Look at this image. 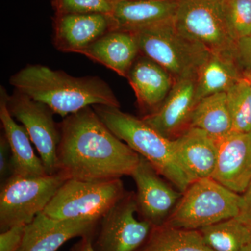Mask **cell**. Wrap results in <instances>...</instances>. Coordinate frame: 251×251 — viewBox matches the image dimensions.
I'll use <instances>...</instances> for the list:
<instances>
[{"instance_id":"ba28073f","label":"cell","mask_w":251,"mask_h":251,"mask_svg":"<svg viewBox=\"0 0 251 251\" xmlns=\"http://www.w3.org/2000/svg\"><path fill=\"white\" fill-rule=\"evenodd\" d=\"M174 23L180 32L211 53L237 61V41L229 30L224 0H178Z\"/></svg>"},{"instance_id":"d4e9b609","label":"cell","mask_w":251,"mask_h":251,"mask_svg":"<svg viewBox=\"0 0 251 251\" xmlns=\"http://www.w3.org/2000/svg\"><path fill=\"white\" fill-rule=\"evenodd\" d=\"M232 133H251V92L244 76L227 92Z\"/></svg>"},{"instance_id":"ffe728a7","label":"cell","mask_w":251,"mask_h":251,"mask_svg":"<svg viewBox=\"0 0 251 251\" xmlns=\"http://www.w3.org/2000/svg\"><path fill=\"white\" fill-rule=\"evenodd\" d=\"M9 97L4 87L0 88V120L12 153L14 175L35 176L49 175L41 158L36 156L25 128L14 120L7 108Z\"/></svg>"},{"instance_id":"e575fe53","label":"cell","mask_w":251,"mask_h":251,"mask_svg":"<svg viewBox=\"0 0 251 251\" xmlns=\"http://www.w3.org/2000/svg\"><path fill=\"white\" fill-rule=\"evenodd\" d=\"M112 2L116 3L119 2V1H130V0H110Z\"/></svg>"},{"instance_id":"836d02e7","label":"cell","mask_w":251,"mask_h":251,"mask_svg":"<svg viewBox=\"0 0 251 251\" xmlns=\"http://www.w3.org/2000/svg\"><path fill=\"white\" fill-rule=\"evenodd\" d=\"M241 251H251V239L249 242L242 248Z\"/></svg>"},{"instance_id":"484cf974","label":"cell","mask_w":251,"mask_h":251,"mask_svg":"<svg viewBox=\"0 0 251 251\" xmlns=\"http://www.w3.org/2000/svg\"><path fill=\"white\" fill-rule=\"evenodd\" d=\"M229 30L237 41L251 34V0H224Z\"/></svg>"},{"instance_id":"8fae6325","label":"cell","mask_w":251,"mask_h":251,"mask_svg":"<svg viewBox=\"0 0 251 251\" xmlns=\"http://www.w3.org/2000/svg\"><path fill=\"white\" fill-rule=\"evenodd\" d=\"M130 176L136 185L135 199L140 219L153 226L164 224L182 192L162 179L152 165L141 156Z\"/></svg>"},{"instance_id":"3957f363","label":"cell","mask_w":251,"mask_h":251,"mask_svg":"<svg viewBox=\"0 0 251 251\" xmlns=\"http://www.w3.org/2000/svg\"><path fill=\"white\" fill-rule=\"evenodd\" d=\"M92 108L117 138L146 158L176 189L183 193L195 181L175 152L173 140L158 133L143 119L122 112L120 108L103 105Z\"/></svg>"},{"instance_id":"2e32d148","label":"cell","mask_w":251,"mask_h":251,"mask_svg":"<svg viewBox=\"0 0 251 251\" xmlns=\"http://www.w3.org/2000/svg\"><path fill=\"white\" fill-rule=\"evenodd\" d=\"M126 78L134 91L138 107L145 112V115L158 110L175 81L164 68L140 53L133 62Z\"/></svg>"},{"instance_id":"603a6c76","label":"cell","mask_w":251,"mask_h":251,"mask_svg":"<svg viewBox=\"0 0 251 251\" xmlns=\"http://www.w3.org/2000/svg\"><path fill=\"white\" fill-rule=\"evenodd\" d=\"M139 251H212L204 244L199 230L153 226L145 245Z\"/></svg>"},{"instance_id":"5bb4252c","label":"cell","mask_w":251,"mask_h":251,"mask_svg":"<svg viewBox=\"0 0 251 251\" xmlns=\"http://www.w3.org/2000/svg\"><path fill=\"white\" fill-rule=\"evenodd\" d=\"M212 179L238 194L251 183V133H232L220 141Z\"/></svg>"},{"instance_id":"7a4b0ae2","label":"cell","mask_w":251,"mask_h":251,"mask_svg":"<svg viewBox=\"0 0 251 251\" xmlns=\"http://www.w3.org/2000/svg\"><path fill=\"white\" fill-rule=\"evenodd\" d=\"M9 83L63 119L96 105L120 108L111 87L97 76H72L46 66L28 64L10 77Z\"/></svg>"},{"instance_id":"1f68e13d","label":"cell","mask_w":251,"mask_h":251,"mask_svg":"<svg viewBox=\"0 0 251 251\" xmlns=\"http://www.w3.org/2000/svg\"><path fill=\"white\" fill-rule=\"evenodd\" d=\"M71 251H94L91 242V236L82 237L71 249Z\"/></svg>"},{"instance_id":"5b68a950","label":"cell","mask_w":251,"mask_h":251,"mask_svg":"<svg viewBox=\"0 0 251 251\" xmlns=\"http://www.w3.org/2000/svg\"><path fill=\"white\" fill-rule=\"evenodd\" d=\"M241 195L212 178L193 181L182 193L165 225L200 230L220 221L237 217Z\"/></svg>"},{"instance_id":"4316f807","label":"cell","mask_w":251,"mask_h":251,"mask_svg":"<svg viewBox=\"0 0 251 251\" xmlns=\"http://www.w3.org/2000/svg\"><path fill=\"white\" fill-rule=\"evenodd\" d=\"M51 4L54 15H110L114 7L110 0H51Z\"/></svg>"},{"instance_id":"277c9868","label":"cell","mask_w":251,"mask_h":251,"mask_svg":"<svg viewBox=\"0 0 251 251\" xmlns=\"http://www.w3.org/2000/svg\"><path fill=\"white\" fill-rule=\"evenodd\" d=\"M130 32L135 36L140 54L158 63L175 80L197 75L210 54L202 44L180 32L174 19Z\"/></svg>"},{"instance_id":"f546056e","label":"cell","mask_w":251,"mask_h":251,"mask_svg":"<svg viewBox=\"0 0 251 251\" xmlns=\"http://www.w3.org/2000/svg\"><path fill=\"white\" fill-rule=\"evenodd\" d=\"M237 62L244 71H251V34L238 41Z\"/></svg>"},{"instance_id":"44dd1931","label":"cell","mask_w":251,"mask_h":251,"mask_svg":"<svg viewBox=\"0 0 251 251\" xmlns=\"http://www.w3.org/2000/svg\"><path fill=\"white\" fill-rule=\"evenodd\" d=\"M243 72L235 59L210 52L196 75V101L212 94L226 93L242 78Z\"/></svg>"},{"instance_id":"8992f818","label":"cell","mask_w":251,"mask_h":251,"mask_svg":"<svg viewBox=\"0 0 251 251\" xmlns=\"http://www.w3.org/2000/svg\"><path fill=\"white\" fill-rule=\"evenodd\" d=\"M68 179L62 173L27 176L13 175L1 184L0 231L27 226L44 212Z\"/></svg>"},{"instance_id":"cb8c5ba5","label":"cell","mask_w":251,"mask_h":251,"mask_svg":"<svg viewBox=\"0 0 251 251\" xmlns=\"http://www.w3.org/2000/svg\"><path fill=\"white\" fill-rule=\"evenodd\" d=\"M204 244L212 251H241L251 239V232L237 218L224 220L200 229Z\"/></svg>"},{"instance_id":"4dcf8cb0","label":"cell","mask_w":251,"mask_h":251,"mask_svg":"<svg viewBox=\"0 0 251 251\" xmlns=\"http://www.w3.org/2000/svg\"><path fill=\"white\" fill-rule=\"evenodd\" d=\"M237 219L250 229L251 232V183L241 194V204Z\"/></svg>"},{"instance_id":"30bf717a","label":"cell","mask_w":251,"mask_h":251,"mask_svg":"<svg viewBox=\"0 0 251 251\" xmlns=\"http://www.w3.org/2000/svg\"><path fill=\"white\" fill-rule=\"evenodd\" d=\"M11 115L25 128L35 145L47 173H57V153L60 128L54 120V112L45 104L36 101L14 89L7 99Z\"/></svg>"},{"instance_id":"7402d4cb","label":"cell","mask_w":251,"mask_h":251,"mask_svg":"<svg viewBox=\"0 0 251 251\" xmlns=\"http://www.w3.org/2000/svg\"><path fill=\"white\" fill-rule=\"evenodd\" d=\"M190 127L204 130L216 141L232 133L226 93L214 94L201 99L193 110Z\"/></svg>"},{"instance_id":"e0dca14e","label":"cell","mask_w":251,"mask_h":251,"mask_svg":"<svg viewBox=\"0 0 251 251\" xmlns=\"http://www.w3.org/2000/svg\"><path fill=\"white\" fill-rule=\"evenodd\" d=\"M178 0H130L114 3L110 31H133L175 18Z\"/></svg>"},{"instance_id":"d6a6232c","label":"cell","mask_w":251,"mask_h":251,"mask_svg":"<svg viewBox=\"0 0 251 251\" xmlns=\"http://www.w3.org/2000/svg\"><path fill=\"white\" fill-rule=\"evenodd\" d=\"M243 76L245 77L248 80V82H249L251 92V71H244V72H243Z\"/></svg>"},{"instance_id":"7c38bea8","label":"cell","mask_w":251,"mask_h":251,"mask_svg":"<svg viewBox=\"0 0 251 251\" xmlns=\"http://www.w3.org/2000/svg\"><path fill=\"white\" fill-rule=\"evenodd\" d=\"M196 86V75L176 79L158 110L141 118L168 139H176L191 126V117L198 103Z\"/></svg>"},{"instance_id":"f1b7e54d","label":"cell","mask_w":251,"mask_h":251,"mask_svg":"<svg viewBox=\"0 0 251 251\" xmlns=\"http://www.w3.org/2000/svg\"><path fill=\"white\" fill-rule=\"evenodd\" d=\"M26 226H16L0 234V251H17Z\"/></svg>"},{"instance_id":"d6986e66","label":"cell","mask_w":251,"mask_h":251,"mask_svg":"<svg viewBox=\"0 0 251 251\" xmlns=\"http://www.w3.org/2000/svg\"><path fill=\"white\" fill-rule=\"evenodd\" d=\"M140 53L133 33L112 30L94 41L80 54L126 78L130 68Z\"/></svg>"},{"instance_id":"ac0fdd59","label":"cell","mask_w":251,"mask_h":251,"mask_svg":"<svg viewBox=\"0 0 251 251\" xmlns=\"http://www.w3.org/2000/svg\"><path fill=\"white\" fill-rule=\"evenodd\" d=\"M173 140L175 152L194 180L212 177L219 156L218 141L194 127Z\"/></svg>"},{"instance_id":"4fadbf2b","label":"cell","mask_w":251,"mask_h":251,"mask_svg":"<svg viewBox=\"0 0 251 251\" xmlns=\"http://www.w3.org/2000/svg\"><path fill=\"white\" fill-rule=\"evenodd\" d=\"M99 221L58 220L41 213L25 227L17 251H57L74 238L92 237Z\"/></svg>"},{"instance_id":"6da1fadb","label":"cell","mask_w":251,"mask_h":251,"mask_svg":"<svg viewBox=\"0 0 251 251\" xmlns=\"http://www.w3.org/2000/svg\"><path fill=\"white\" fill-rule=\"evenodd\" d=\"M57 173L68 179L109 181L131 175L140 155L109 129L92 106L63 119Z\"/></svg>"},{"instance_id":"83f0119b","label":"cell","mask_w":251,"mask_h":251,"mask_svg":"<svg viewBox=\"0 0 251 251\" xmlns=\"http://www.w3.org/2000/svg\"><path fill=\"white\" fill-rule=\"evenodd\" d=\"M14 175L12 153L4 132L0 136V179L1 184Z\"/></svg>"},{"instance_id":"9a60e30c","label":"cell","mask_w":251,"mask_h":251,"mask_svg":"<svg viewBox=\"0 0 251 251\" xmlns=\"http://www.w3.org/2000/svg\"><path fill=\"white\" fill-rule=\"evenodd\" d=\"M52 44L57 50L80 54L110 31L108 15H54Z\"/></svg>"},{"instance_id":"52a82bcc","label":"cell","mask_w":251,"mask_h":251,"mask_svg":"<svg viewBox=\"0 0 251 251\" xmlns=\"http://www.w3.org/2000/svg\"><path fill=\"white\" fill-rule=\"evenodd\" d=\"M126 192L120 179L86 181L67 179L44 214L58 220H95L103 217Z\"/></svg>"},{"instance_id":"9c48e42d","label":"cell","mask_w":251,"mask_h":251,"mask_svg":"<svg viewBox=\"0 0 251 251\" xmlns=\"http://www.w3.org/2000/svg\"><path fill=\"white\" fill-rule=\"evenodd\" d=\"M135 193L126 192L98 221L91 237L94 251H139L148 241L153 226L138 219Z\"/></svg>"}]
</instances>
